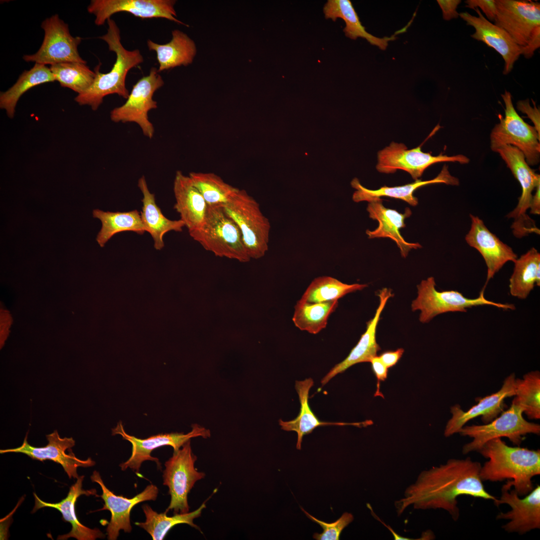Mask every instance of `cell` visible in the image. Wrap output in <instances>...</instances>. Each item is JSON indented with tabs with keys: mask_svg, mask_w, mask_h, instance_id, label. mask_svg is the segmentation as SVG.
Masks as SVG:
<instances>
[{
	"mask_svg": "<svg viewBox=\"0 0 540 540\" xmlns=\"http://www.w3.org/2000/svg\"><path fill=\"white\" fill-rule=\"evenodd\" d=\"M532 100L533 104L532 106L530 105L529 100L527 99L518 102L516 108L518 110L528 116V117L534 124V127L538 134L540 135V109L536 107L533 100Z\"/></svg>",
	"mask_w": 540,
	"mask_h": 540,
	"instance_id": "obj_43",
	"label": "cell"
},
{
	"mask_svg": "<svg viewBox=\"0 0 540 540\" xmlns=\"http://www.w3.org/2000/svg\"><path fill=\"white\" fill-rule=\"evenodd\" d=\"M370 362L372 364V372L375 374L378 381L377 390L374 396H382V394L379 390L380 382L384 381L386 380L388 376V368L382 362L379 356H378L373 357L371 359Z\"/></svg>",
	"mask_w": 540,
	"mask_h": 540,
	"instance_id": "obj_45",
	"label": "cell"
},
{
	"mask_svg": "<svg viewBox=\"0 0 540 540\" xmlns=\"http://www.w3.org/2000/svg\"><path fill=\"white\" fill-rule=\"evenodd\" d=\"M11 318L6 311L0 312V344H4V342L8 333V328L10 325Z\"/></svg>",
	"mask_w": 540,
	"mask_h": 540,
	"instance_id": "obj_47",
	"label": "cell"
},
{
	"mask_svg": "<svg viewBox=\"0 0 540 540\" xmlns=\"http://www.w3.org/2000/svg\"><path fill=\"white\" fill-rule=\"evenodd\" d=\"M192 430L186 434L178 432L160 434L141 439L127 434L122 422H118L116 426L112 429V435L120 434L123 439L128 441L132 445V454L126 462L120 464L121 470H125L130 468L138 474L142 464L148 460L156 462L158 468L161 469L159 460L151 456L154 450L160 446H169L172 447L174 451H176L192 438L202 436L206 438L210 436L209 430L198 424H192Z\"/></svg>",
	"mask_w": 540,
	"mask_h": 540,
	"instance_id": "obj_15",
	"label": "cell"
},
{
	"mask_svg": "<svg viewBox=\"0 0 540 540\" xmlns=\"http://www.w3.org/2000/svg\"><path fill=\"white\" fill-rule=\"evenodd\" d=\"M494 152H498L522 188V194L516 206L506 215L507 218L514 220L511 226L514 235L521 238L532 233L540 234V230L535 222L526 214L532 192L540 184V174L530 168L523 153L516 148L510 144L504 145Z\"/></svg>",
	"mask_w": 540,
	"mask_h": 540,
	"instance_id": "obj_8",
	"label": "cell"
},
{
	"mask_svg": "<svg viewBox=\"0 0 540 540\" xmlns=\"http://www.w3.org/2000/svg\"><path fill=\"white\" fill-rule=\"evenodd\" d=\"M418 296L412 304V311L419 310L420 321L422 323L430 322L436 316L448 312H466L468 309L474 306H491L508 310H514L513 304H502L487 300L484 296L482 288L478 297L470 298L457 290L438 291L436 288L434 277L430 276L422 280L417 286Z\"/></svg>",
	"mask_w": 540,
	"mask_h": 540,
	"instance_id": "obj_6",
	"label": "cell"
},
{
	"mask_svg": "<svg viewBox=\"0 0 540 540\" xmlns=\"http://www.w3.org/2000/svg\"><path fill=\"white\" fill-rule=\"evenodd\" d=\"M338 306V300L312 303L300 300L294 306L293 322L301 330L316 334L326 327Z\"/></svg>",
	"mask_w": 540,
	"mask_h": 540,
	"instance_id": "obj_36",
	"label": "cell"
},
{
	"mask_svg": "<svg viewBox=\"0 0 540 540\" xmlns=\"http://www.w3.org/2000/svg\"><path fill=\"white\" fill-rule=\"evenodd\" d=\"M176 3L174 0H92L87 10L95 16L98 26L117 12H127L142 19L164 18L188 26L176 18Z\"/></svg>",
	"mask_w": 540,
	"mask_h": 540,
	"instance_id": "obj_16",
	"label": "cell"
},
{
	"mask_svg": "<svg viewBox=\"0 0 540 540\" xmlns=\"http://www.w3.org/2000/svg\"><path fill=\"white\" fill-rule=\"evenodd\" d=\"M323 11L326 19L336 21L340 18L344 21L346 26L344 32L346 37L352 40L358 38H364L382 50H386L388 42L395 40L398 34L405 31L407 28L404 27L390 37H376L366 31L350 0H328L324 4Z\"/></svg>",
	"mask_w": 540,
	"mask_h": 540,
	"instance_id": "obj_29",
	"label": "cell"
},
{
	"mask_svg": "<svg viewBox=\"0 0 540 540\" xmlns=\"http://www.w3.org/2000/svg\"><path fill=\"white\" fill-rule=\"evenodd\" d=\"M206 506L204 502L198 509L192 512L176 514L172 516H168L166 511L163 513H158L148 504H145L142 508L146 516V520L144 522H136L135 524L146 531L154 540H163L172 527L180 524H188L201 532L193 520L200 516L202 510Z\"/></svg>",
	"mask_w": 540,
	"mask_h": 540,
	"instance_id": "obj_35",
	"label": "cell"
},
{
	"mask_svg": "<svg viewBox=\"0 0 540 540\" xmlns=\"http://www.w3.org/2000/svg\"><path fill=\"white\" fill-rule=\"evenodd\" d=\"M509 280L510 293L520 300L526 298L535 286H540V254L534 248L517 258Z\"/></svg>",
	"mask_w": 540,
	"mask_h": 540,
	"instance_id": "obj_32",
	"label": "cell"
},
{
	"mask_svg": "<svg viewBox=\"0 0 540 540\" xmlns=\"http://www.w3.org/2000/svg\"><path fill=\"white\" fill-rule=\"evenodd\" d=\"M314 384L312 378H308L304 380H296L295 388L298 396L300 404V412L297 417L290 421L279 420L281 428L286 431H294L298 434V440L296 448L301 449L302 438L304 436L312 432L316 428L328 425L344 426L353 424L360 426H364L365 422L361 423H344L330 422H322L318 419L312 411L308 404V394L310 388Z\"/></svg>",
	"mask_w": 540,
	"mask_h": 540,
	"instance_id": "obj_31",
	"label": "cell"
},
{
	"mask_svg": "<svg viewBox=\"0 0 540 540\" xmlns=\"http://www.w3.org/2000/svg\"><path fill=\"white\" fill-rule=\"evenodd\" d=\"M92 214L102 222L101 229L96 238V242L102 248L117 233L132 231L142 234L146 232L140 214L137 210L112 212L96 209L93 210Z\"/></svg>",
	"mask_w": 540,
	"mask_h": 540,
	"instance_id": "obj_34",
	"label": "cell"
},
{
	"mask_svg": "<svg viewBox=\"0 0 540 540\" xmlns=\"http://www.w3.org/2000/svg\"><path fill=\"white\" fill-rule=\"evenodd\" d=\"M464 3L466 8L474 10L478 8L486 16L488 20L494 21L496 14L495 0H466Z\"/></svg>",
	"mask_w": 540,
	"mask_h": 540,
	"instance_id": "obj_42",
	"label": "cell"
},
{
	"mask_svg": "<svg viewBox=\"0 0 540 540\" xmlns=\"http://www.w3.org/2000/svg\"><path fill=\"white\" fill-rule=\"evenodd\" d=\"M56 78L50 68L35 64L29 70H25L16 82L8 90L0 92V108L4 110L10 118H14L16 104L21 96L31 88L39 84L54 82Z\"/></svg>",
	"mask_w": 540,
	"mask_h": 540,
	"instance_id": "obj_33",
	"label": "cell"
},
{
	"mask_svg": "<svg viewBox=\"0 0 540 540\" xmlns=\"http://www.w3.org/2000/svg\"><path fill=\"white\" fill-rule=\"evenodd\" d=\"M461 2L460 0H438L437 2L442 10L443 18L450 20L460 17L456 9Z\"/></svg>",
	"mask_w": 540,
	"mask_h": 540,
	"instance_id": "obj_44",
	"label": "cell"
},
{
	"mask_svg": "<svg viewBox=\"0 0 540 540\" xmlns=\"http://www.w3.org/2000/svg\"><path fill=\"white\" fill-rule=\"evenodd\" d=\"M508 482L502 486L499 498L494 502L496 506L507 504L512 508L507 512H500L496 519L510 520L502 526L508 532L524 534L532 530L540 528V486L534 488L524 498H520L516 491L512 490Z\"/></svg>",
	"mask_w": 540,
	"mask_h": 540,
	"instance_id": "obj_17",
	"label": "cell"
},
{
	"mask_svg": "<svg viewBox=\"0 0 540 540\" xmlns=\"http://www.w3.org/2000/svg\"><path fill=\"white\" fill-rule=\"evenodd\" d=\"M501 96L505 104L504 117L500 118V122L490 132L491 150L494 152L502 146L510 144L523 153L529 165L538 164L540 156V135L518 114L511 94L505 90Z\"/></svg>",
	"mask_w": 540,
	"mask_h": 540,
	"instance_id": "obj_10",
	"label": "cell"
},
{
	"mask_svg": "<svg viewBox=\"0 0 540 540\" xmlns=\"http://www.w3.org/2000/svg\"><path fill=\"white\" fill-rule=\"evenodd\" d=\"M390 289L383 288L380 290L378 296L380 299L379 305L372 318L366 323L365 332L361 336L357 344L351 350L347 357L340 362L336 364L321 380L322 386H324L332 378L338 374L344 372L353 365L363 362H370L371 359L377 356L380 348L376 340V330L380 320V314L388 302L393 296Z\"/></svg>",
	"mask_w": 540,
	"mask_h": 540,
	"instance_id": "obj_24",
	"label": "cell"
},
{
	"mask_svg": "<svg viewBox=\"0 0 540 540\" xmlns=\"http://www.w3.org/2000/svg\"><path fill=\"white\" fill-rule=\"evenodd\" d=\"M41 28L44 32L42 45L36 53L24 54L22 56L24 61L50 66L69 62L86 63L78 51L82 38L71 35L68 24L58 14L46 18Z\"/></svg>",
	"mask_w": 540,
	"mask_h": 540,
	"instance_id": "obj_13",
	"label": "cell"
},
{
	"mask_svg": "<svg viewBox=\"0 0 540 540\" xmlns=\"http://www.w3.org/2000/svg\"><path fill=\"white\" fill-rule=\"evenodd\" d=\"M158 69L152 67L148 74L140 78L132 86L126 102L110 112V120L114 122H135L140 128L143 134L150 138L154 134V128L149 120L148 112L158 108L157 102L152 98L154 93L164 84Z\"/></svg>",
	"mask_w": 540,
	"mask_h": 540,
	"instance_id": "obj_12",
	"label": "cell"
},
{
	"mask_svg": "<svg viewBox=\"0 0 540 540\" xmlns=\"http://www.w3.org/2000/svg\"><path fill=\"white\" fill-rule=\"evenodd\" d=\"M27 436L28 434L20 446L0 450V453H22L34 460H52L62 466L70 478H78V467H90L95 464V462L90 458L86 460L78 458L72 450L67 454L66 450L71 449L75 445V441L72 438H60L56 430L46 436L48 444L43 447H36L30 444L27 440Z\"/></svg>",
	"mask_w": 540,
	"mask_h": 540,
	"instance_id": "obj_18",
	"label": "cell"
},
{
	"mask_svg": "<svg viewBox=\"0 0 540 540\" xmlns=\"http://www.w3.org/2000/svg\"><path fill=\"white\" fill-rule=\"evenodd\" d=\"M515 374H512L504 382L501 388L496 392L481 398L478 402L468 410L464 412L458 404L451 407L452 418L448 422L445 428L444 435L448 437L460 430L470 420L478 416H482V420L488 424L503 412L505 398L515 396Z\"/></svg>",
	"mask_w": 540,
	"mask_h": 540,
	"instance_id": "obj_22",
	"label": "cell"
},
{
	"mask_svg": "<svg viewBox=\"0 0 540 540\" xmlns=\"http://www.w3.org/2000/svg\"><path fill=\"white\" fill-rule=\"evenodd\" d=\"M478 452L488 458L481 467L482 481L508 480L520 496L534 488L532 479L540 474V450L510 446L500 438H496L487 442Z\"/></svg>",
	"mask_w": 540,
	"mask_h": 540,
	"instance_id": "obj_2",
	"label": "cell"
},
{
	"mask_svg": "<svg viewBox=\"0 0 540 540\" xmlns=\"http://www.w3.org/2000/svg\"><path fill=\"white\" fill-rule=\"evenodd\" d=\"M377 170L382 173L392 174L400 170L408 172L416 180L422 176L424 171L431 165L442 162H457L468 164L470 160L463 154L448 156L440 154L434 156L422 150V144L408 150L402 143L392 142L378 152Z\"/></svg>",
	"mask_w": 540,
	"mask_h": 540,
	"instance_id": "obj_14",
	"label": "cell"
},
{
	"mask_svg": "<svg viewBox=\"0 0 540 540\" xmlns=\"http://www.w3.org/2000/svg\"><path fill=\"white\" fill-rule=\"evenodd\" d=\"M516 394L512 402L519 405L530 419L540 418V373L538 370L525 374L515 381Z\"/></svg>",
	"mask_w": 540,
	"mask_h": 540,
	"instance_id": "obj_40",
	"label": "cell"
},
{
	"mask_svg": "<svg viewBox=\"0 0 540 540\" xmlns=\"http://www.w3.org/2000/svg\"><path fill=\"white\" fill-rule=\"evenodd\" d=\"M50 68L56 81L62 87L69 88L78 94L86 92L92 84L96 78L86 63L64 62L50 66Z\"/></svg>",
	"mask_w": 540,
	"mask_h": 540,
	"instance_id": "obj_39",
	"label": "cell"
},
{
	"mask_svg": "<svg viewBox=\"0 0 540 540\" xmlns=\"http://www.w3.org/2000/svg\"><path fill=\"white\" fill-rule=\"evenodd\" d=\"M381 198L368 202L366 208L369 217L378 222V226L374 230H366V234L370 239L388 238L394 240L400 249L401 256L406 258L410 250L422 248L419 243L406 242L402 236L400 230L406 226L404 221L410 216L412 211L406 208L404 212H399L396 210L386 208Z\"/></svg>",
	"mask_w": 540,
	"mask_h": 540,
	"instance_id": "obj_23",
	"label": "cell"
},
{
	"mask_svg": "<svg viewBox=\"0 0 540 540\" xmlns=\"http://www.w3.org/2000/svg\"><path fill=\"white\" fill-rule=\"evenodd\" d=\"M366 284H347L330 276L314 278L308 286L300 300L312 303L338 300L346 294L361 290Z\"/></svg>",
	"mask_w": 540,
	"mask_h": 540,
	"instance_id": "obj_37",
	"label": "cell"
},
{
	"mask_svg": "<svg viewBox=\"0 0 540 540\" xmlns=\"http://www.w3.org/2000/svg\"><path fill=\"white\" fill-rule=\"evenodd\" d=\"M90 479L92 482L98 483L102 490V494L99 496L104 500V504L103 508L98 510H108L111 514L110 520L106 529L109 540H116L120 530L125 532H130L132 528L130 514L132 508L144 501L156 500L158 494V488L150 484L140 493L128 498L122 496H116L108 490L98 472L94 470Z\"/></svg>",
	"mask_w": 540,
	"mask_h": 540,
	"instance_id": "obj_19",
	"label": "cell"
},
{
	"mask_svg": "<svg viewBox=\"0 0 540 540\" xmlns=\"http://www.w3.org/2000/svg\"><path fill=\"white\" fill-rule=\"evenodd\" d=\"M474 10L478 16L468 12L459 14L460 17L475 32L470 36L493 48L501 55L504 62V74H508L513 68L515 62L522 53V47L518 46L502 28L486 18L478 8Z\"/></svg>",
	"mask_w": 540,
	"mask_h": 540,
	"instance_id": "obj_21",
	"label": "cell"
},
{
	"mask_svg": "<svg viewBox=\"0 0 540 540\" xmlns=\"http://www.w3.org/2000/svg\"><path fill=\"white\" fill-rule=\"evenodd\" d=\"M540 184L536 188V192L532 195L531 200L530 212L531 214L539 215L540 214Z\"/></svg>",
	"mask_w": 540,
	"mask_h": 540,
	"instance_id": "obj_48",
	"label": "cell"
},
{
	"mask_svg": "<svg viewBox=\"0 0 540 540\" xmlns=\"http://www.w3.org/2000/svg\"><path fill=\"white\" fill-rule=\"evenodd\" d=\"M523 412L522 408L512 402L508 410L502 412L500 416L490 422L484 425L464 426L458 433L473 440L464 446L463 454L478 452L484 444L494 438L506 437L513 444L520 446L526 434L539 435L540 426L526 421L522 416Z\"/></svg>",
	"mask_w": 540,
	"mask_h": 540,
	"instance_id": "obj_9",
	"label": "cell"
},
{
	"mask_svg": "<svg viewBox=\"0 0 540 540\" xmlns=\"http://www.w3.org/2000/svg\"><path fill=\"white\" fill-rule=\"evenodd\" d=\"M172 34V40L166 44H158L150 40L146 42L148 50L156 53L158 72L187 66L192 62L196 55V44L186 34L178 30H173Z\"/></svg>",
	"mask_w": 540,
	"mask_h": 540,
	"instance_id": "obj_30",
	"label": "cell"
},
{
	"mask_svg": "<svg viewBox=\"0 0 540 540\" xmlns=\"http://www.w3.org/2000/svg\"><path fill=\"white\" fill-rule=\"evenodd\" d=\"M107 32L99 38L108 45L110 51L116 54V59L111 70L106 74L100 72L97 66L96 76L92 86L84 92L78 94L74 100L80 105H88L93 110L98 109L104 98L108 95L117 94L127 99L130 92L126 88V80L128 72L144 62V58L138 49L130 50L121 43L120 30L114 20H107Z\"/></svg>",
	"mask_w": 540,
	"mask_h": 540,
	"instance_id": "obj_3",
	"label": "cell"
},
{
	"mask_svg": "<svg viewBox=\"0 0 540 540\" xmlns=\"http://www.w3.org/2000/svg\"><path fill=\"white\" fill-rule=\"evenodd\" d=\"M189 234L205 250L216 256L241 262L251 259L238 226L222 206H208L203 224Z\"/></svg>",
	"mask_w": 540,
	"mask_h": 540,
	"instance_id": "obj_4",
	"label": "cell"
},
{
	"mask_svg": "<svg viewBox=\"0 0 540 540\" xmlns=\"http://www.w3.org/2000/svg\"><path fill=\"white\" fill-rule=\"evenodd\" d=\"M138 185L143 196L140 212L142 222L146 232L153 238L154 248L160 250L164 247V235L172 230L181 232L185 226L184 224L180 219L171 220L164 216L156 204L155 195L150 192L144 176L139 178Z\"/></svg>",
	"mask_w": 540,
	"mask_h": 540,
	"instance_id": "obj_28",
	"label": "cell"
},
{
	"mask_svg": "<svg viewBox=\"0 0 540 540\" xmlns=\"http://www.w3.org/2000/svg\"><path fill=\"white\" fill-rule=\"evenodd\" d=\"M222 208L238 226L250 258L264 256L268 248L270 224L259 204L245 190L240 189Z\"/></svg>",
	"mask_w": 540,
	"mask_h": 540,
	"instance_id": "obj_7",
	"label": "cell"
},
{
	"mask_svg": "<svg viewBox=\"0 0 540 540\" xmlns=\"http://www.w3.org/2000/svg\"><path fill=\"white\" fill-rule=\"evenodd\" d=\"M301 509L310 519L317 523L322 528V532L314 533L313 535V538L317 540H340L342 531L354 520L353 515L350 513L346 512L334 522L328 523L316 518L302 508Z\"/></svg>",
	"mask_w": 540,
	"mask_h": 540,
	"instance_id": "obj_41",
	"label": "cell"
},
{
	"mask_svg": "<svg viewBox=\"0 0 540 540\" xmlns=\"http://www.w3.org/2000/svg\"><path fill=\"white\" fill-rule=\"evenodd\" d=\"M404 350L400 348L394 351L382 352L379 356L382 362L388 368L395 366L402 356Z\"/></svg>",
	"mask_w": 540,
	"mask_h": 540,
	"instance_id": "obj_46",
	"label": "cell"
},
{
	"mask_svg": "<svg viewBox=\"0 0 540 540\" xmlns=\"http://www.w3.org/2000/svg\"><path fill=\"white\" fill-rule=\"evenodd\" d=\"M494 24L504 29L530 58L540 46V3L526 0H495Z\"/></svg>",
	"mask_w": 540,
	"mask_h": 540,
	"instance_id": "obj_5",
	"label": "cell"
},
{
	"mask_svg": "<svg viewBox=\"0 0 540 540\" xmlns=\"http://www.w3.org/2000/svg\"><path fill=\"white\" fill-rule=\"evenodd\" d=\"M197 457L192 452L190 440L181 448L174 451L173 454L164 464L163 471V484L168 488L170 501L167 512L173 510L174 514H185L190 508L188 496L195 483L205 476L198 472L194 464Z\"/></svg>",
	"mask_w": 540,
	"mask_h": 540,
	"instance_id": "obj_11",
	"label": "cell"
},
{
	"mask_svg": "<svg viewBox=\"0 0 540 540\" xmlns=\"http://www.w3.org/2000/svg\"><path fill=\"white\" fill-rule=\"evenodd\" d=\"M176 198L174 208L179 213L189 233L199 229L203 224L208 205L203 196L189 176L176 171L174 182Z\"/></svg>",
	"mask_w": 540,
	"mask_h": 540,
	"instance_id": "obj_26",
	"label": "cell"
},
{
	"mask_svg": "<svg viewBox=\"0 0 540 540\" xmlns=\"http://www.w3.org/2000/svg\"><path fill=\"white\" fill-rule=\"evenodd\" d=\"M188 176L208 206L224 207L240 190L214 173L191 172Z\"/></svg>",
	"mask_w": 540,
	"mask_h": 540,
	"instance_id": "obj_38",
	"label": "cell"
},
{
	"mask_svg": "<svg viewBox=\"0 0 540 540\" xmlns=\"http://www.w3.org/2000/svg\"><path fill=\"white\" fill-rule=\"evenodd\" d=\"M470 228L465 236L467 244L476 248L483 257L487 266V277L483 288L508 262L518 258L512 249L502 242L485 226L478 216L472 214Z\"/></svg>",
	"mask_w": 540,
	"mask_h": 540,
	"instance_id": "obj_20",
	"label": "cell"
},
{
	"mask_svg": "<svg viewBox=\"0 0 540 540\" xmlns=\"http://www.w3.org/2000/svg\"><path fill=\"white\" fill-rule=\"evenodd\" d=\"M434 184L458 186L459 180L450 174L448 166L444 164L440 172L434 178L424 181L418 179L413 182L403 186H384L377 190H370L362 186L357 178H354L350 183L352 186L356 189L352 194V200L354 202L366 201L369 202L381 197L386 196L402 200L412 206H416L418 204V198L414 195V191L422 186Z\"/></svg>",
	"mask_w": 540,
	"mask_h": 540,
	"instance_id": "obj_25",
	"label": "cell"
},
{
	"mask_svg": "<svg viewBox=\"0 0 540 540\" xmlns=\"http://www.w3.org/2000/svg\"><path fill=\"white\" fill-rule=\"evenodd\" d=\"M481 464L470 458L448 460L444 464L422 471L394 502L398 516L410 507L416 510L442 509L452 520L460 517L457 498L462 495L496 501L480 477Z\"/></svg>",
	"mask_w": 540,
	"mask_h": 540,
	"instance_id": "obj_1",
	"label": "cell"
},
{
	"mask_svg": "<svg viewBox=\"0 0 540 540\" xmlns=\"http://www.w3.org/2000/svg\"><path fill=\"white\" fill-rule=\"evenodd\" d=\"M84 476H78L76 482L72 485L66 497L58 503H49L40 500L34 493V506L32 512L37 510L48 507L60 511L65 521L70 522L72 526L70 532L65 534L58 536V540H66L74 538L78 540H94L98 538H104V534L98 529H91L82 524L78 520L75 512V504L78 498L81 495H96L95 489L85 490L82 488Z\"/></svg>",
	"mask_w": 540,
	"mask_h": 540,
	"instance_id": "obj_27",
	"label": "cell"
}]
</instances>
